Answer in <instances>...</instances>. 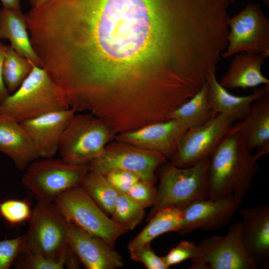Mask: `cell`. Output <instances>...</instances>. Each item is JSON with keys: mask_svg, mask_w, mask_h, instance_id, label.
Masks as SVG:
<instances>
[{"mask_svg": "<svg viewBox=\"0 0 269 269\" xmlns=\"http://www.w3.org/2000/svg\"><path fill=\"white\" fill-rule=\"evenodd\" d=\"M23 257L16 259L15 266L22 269H63L66 267L63 261L56 260L38 255L22 253Z\"/></svg>", "mask_w": 269, "mask_h": 269, "instance_id": "obj_29", "label": "cell"}, {"mask_svg": "<svg viewBox=\"0 0 269 269\" xmlns=\"http://www.w3.org/2000/svg\"><path fill=\"white\" fill-rule=\"evenodd\" d=\"M27 23L41 67L69 96L135 102L171 81L200 37L192 0H47Z\"/></svg>", "mask_w": 269, "mask_h": 269, "instance_id": "obj_1", "label": "cell"}, {"mask_svg": "<svg viewBox=\"0 0 269 269\" xmlns=\"http://www.w3.org/2000/svg\"><path fill=\"white\" fill-rule=\"evenodd\" d=\"M165 161L166 158L157 152L117 140L109 142L88 165L90 171L103 175L114 170H124L155 183V171Z\"/></svg>", "mask_w": 269, "mask_h": 269, "instance_id": "obj_11", "label": "cell"}, {"mask_svg": "<svg viewBox=\"0 0 269 269\" xmlns=\"http://www.w3.org/2000/svg\"><path fill=\"white\" fill-rule=\"evenodd\" d=\"M54 202L68 222L101 238L113 248L128 231L110 218L81 185L64 192Z\"/></svg>", "mask_w": 269, "mask_h": 269, "instance_id": "obj_7", "label": "cell"}, {"mask_svg": "<svg viewBox=\"0 0 269 269\" xmlns=\"http://www.w3.org/2000/svg\"><path fill=\"white\" fill-rule=\"evenodd\" d=\"M131 258L137 262L141 263L148 269H167L162 257L154 253L150 244L140 246L131 252Z\"/></svg>", "mask_w": 269, "mask_h": 269, "instance_id": "obj_32", "label": "cell"}, {"mask_svg": "<svg viewBox=\"0 0 269 269\" xmlns=\"http://www.w3.org/2000/svg\"><path fill=\"white\" fill-rule=\"evenodd\" d=\"M235 121L232 116L218 114L205 124L188 129L171 157V162L187 167L210 157Z\"/></svg>", "mask_w": 269, "mask_h": 269, "instance_id": "obj_12", "label": "cell"}, {"mask_svg": "<svg viewBox=\"0 0 269 269\" xmlns=\"http://www.w3.org/2000/svg\"><path fill=\"white\" fill-rule=\"evenodd\" d=\"M230 131L241 136L247 150L261 158L269 153V91L256 100L241 121Z\"/></svg>", "mask_w": 269, "mask_h": 269, "instance_id": "obj_18", "label": "cell"}, {"mask_svg": "<svg viewBox=\"0 0 269 269\" xmlns=\"http://www.w3.org/2000/svg\"><path fill=\"white\" fill-rule=\"evenodd\" d=\"M29 221L22 237L23 253L63 261L68 268H78V259L68 245L69 223L53 202L38 200Z\"/></svg>", "mask_w": 269, "mask_h": 269, "instance_id": "obj_3", "label": "cell"}, {"mask_svg": "<svg viewBox=\"0 0 269 269\" xmlns=\"http://www.w3.org/2000/svg\"><path fill=\"white\" fill-rule=\"evenodd\" d=\"M154 183L140 179L135 183L127 194L143 208L152 207L156 198L157 189Z\"/></svg>", "mask_w": 269, "mask_h": 269, "instance_id": "obj_30", "label": "cell"}, {"mask_svg": "<svg viewBox=\"0 0 269 269\" xmlns=\"http://www.w3.org/2000/svg\"><path fill=\"white\" fill-rule=\"evenodd\" d=\"M81 186L108 216L111 215L119 192L104 175L89 170Z\"/></svg>", "mask_w": 269, "mask_h": 269, "instance_id": "obj_25", "label": "cell"}, {"mask_svg": "<svg viewBox=\"0 0 269 269\" xmlns=\"http://www.w3.org/2000/svg\"><path fill=\"white\" fill-rule=\"evenodd\" d=\"M68 242L71 251L87 269H115L123 266L122 257L114 248L101 238L70 223Z\"/></svg>", "mask_w": 269, "mask_h": 269, "instance_id": "obj_16", "label": "cell"}, {"mask_svg": "<svg viewBox=\"0 0 269 269\" xmlns=\"http://www.w3.org/2000/svg\"><path fill=\"white\" fill-rule=\"evenodd\" d=\"M22 183L38 200L54 202L60 194L80 186L88 172V164L74 165L61 159L42 158L25 169Z\"/></svg>", "mask_w": 269, "mask_h": 269, "instance_id": "obj_8", "label": "cell"}, {"mask_svg": "<svg viewBox=\"0 0 269 269\" xmlns=\"http://www.w3.org/2000/svg\"><path fill=\"white\" fill-rule=\"evenodd\" d=\"M104 175L119 193L125 194L140 179L135 174L124 170L112 171Z\"/></svg>", "mask_w": 269, "mask_h": 269, "instance_id": "obj_34", "label": "cell"}, {"mask_svg": "<svg viewBox=\"0 0 269 269\" xmlns=\"http://www.w3.org/2000/svg\"><path fill=\"white\" fill-rule=\"evenodd\" d=\"M241 221L232 224L225 236L214 235L196 245L191 269H256L241 239Z\"/></svg>", "mask_w": 269, "mask_h": 269, "instance_id": "obj_9", "label": "cell"}, {"mask_svg": "<svg viewBox=\"0 0 269 269\" xmlns=\"http://www.w3.org/2000/svg\"><path fill=\"white\" fill-rule=\"evenodd\" d=\"M32 212L29 204L25 200L8 199L0 202V217L12 226L29 221Z\"/></svg>", "mask_w": 269, "mask_h": 269, "instance_id": "obj_28", "label": "cell"}, {"mask_svg": "<svg viewBox=\"0 0 269 269\" xmlns=\"http://www.w3.org/2000/svg\"><path fill=\"white\" fill-rule=\"evenodd\" d=\"M241 239L250 257L259 267H268L269 260V206L260 205L241 209Z\"/></svg>", "mask_w": 269, "mask_h": 269, "instance_id": "obj_17", "label": "cell"}, {"mask_svg": "<svg viewBox=\"0 0 269 269\" xmlns=\"http://www.w3.org/2000/svg\"><path fill=\"white\" fill-rule=\"evenodd\" d=\"M262 54L240 53L234 55L220 84L226 89L256 88L269 84V80L262 72L266 58Z\"/></svg>", "mask_w": 269, "mask_h": 269, "instance_id": "obj_20", "label": "cell"}, {"mask_svg": "<svg viewBox=\"0 0 269 269\" xmlns=\"http://www.w3.org/2000/svg\"><path fill=\"white\" fill-rule=\"evenodd\" d=\"M183 220L181 209L174 206L166 207L154 214L143 229L129 244L131 252L150 242L156 237L169 232H179Z\"/></svg>", "mask_w": 269, "mask_h": 269, "instance_id": "obj_23", "label": "cell"}, {"mask_svg": "<svg viewBox=\"0 0 269 269\" xmlns=\"http://www.w3.org/2000/svg\"><path fill=\"white\" fill-rule=\"evenodd\" d=\"M75 112L70 108L20 122L30 137L38 158H52L55 155L63 132Z\"/></svg>", "mask_w": 269, "mask_h": 269, "instance_id": "obj_15", "label": "cell"}, {"mask_svg": "<svg viewBox=\"0 0 269 269\" xmlns=\"http://www.w3.org/2000/svg\"><path fill=\"white\" fill-rule=\"evenodd\" d=\"M196 250V244L192 242L182 241L164 257L163 262L167 267L180 264L188 259H191Z\"/></svg>", "mask_w": 269, "mask_h": 269, "instance_id": "obj_33", "label": "cell"}, {"mask_svg": "<svg viewBox=\"0 0 269 269\" xmlns=\"http://www.w3.org/2000/svg\"><path fill=\"white\" fill-rule=\"evenodd\" d=\"M23 252L22 237L0 241V269H8Z\"/></svg>", "mask_w": 269, "mask_h": 269, "instance_id": "obj_31", "label": "cell"}, {"mask_svg": "<svg viewBox=\"0 0 269 269\" xmlns=\"http://www.w3.org/2000/svg\"><path fill=\"white\" fill-rule=\"evenodd\" d=\"M2 7L15 10H21L19 0H0Z\"/></svg>", "mask_w": 269, "mask_h": 269, "instance_id": "obj_36", "label": "cell"}, {"mask_svg": "<svg viewBox=\"0 0 269 269\" xmlns=\"http://www.w3.org/2000/svg\"><path fill=\"white\" fill-rule=\"evenodd\" d=\"M31 6V8H36L40 6L45 3L47 0H28Z\"/></svg>", "mask_w": 269, "mask_h": 269, "instance_id": "obj_37", "label": "cell"}, {"mask_svg": "<svg viewBox=\"0 0 269 269\" xmlns=\"http://www.w3.org/2000/svg\"><path fill=\"white\" fill-rule=\"evenodd\" d=\"M0 152L8 156L19 170L38 159L34 146L20 123L0 114Z\"/></svg>", "mask_w": 269, "mask_h": 269, "instance_id": "obj_19", "label": "cell"}, {"mask_svg": "<svg viewBox=\"0 0 269 269\" xmlns=\"http://www.w3.org/2000/svg\"><path fill=\"white\" fill-rule=\"evenodd\" d=\"M188 128L175 119L151 123L115 135L116 140L171 157Z\"/></svg>", "mask_w": 269, "mask_h": 269, "instance_id": "obj_13", "label": "cell"}, {"mask_svg": "<svg viewBox=\"0 0 269 269\" xmlns=\"http://www.w3.org/2000/svg\"><path fill=\"white\" fill-rule=\"evenodd\" d=\"M0 103H1V101H0Z\"/></svg>", "mask_w": 269, "mask_h": 269, "instance_id": "obj_39", "label": "cell"}, {"mask_svg": "<svg viewBox=\"0 0 269 269\" xmlns=\"http://www.w3.org/2000/svg\"><path fill=\"white\" fill-rule=\"evenodd\" d=\"M24 14L21 10L0 9V39H7L18 54L41 67L31 44Z\"/></svg>", "mask_w": 269, "mask_h": 269, "instance_id": "obj_22", "label": "cell"}, {"mask_svg": "<svg viewBox=\"0 0 269 269\" xmlns=\"http://www.w3.org/2000/svg\"><path fill=\"white\" fill-rule=\"evenodd\" d=\"M115 134L90 114H75L66 126L58 149L61 158L74 165L88 164L97 157Z\"/></svg>", "mask_w": 269, "mask_h": 269, "instance_id": "obj_6", "label": "cell"}, {"mask_svg": "<svg viewBox=\"0 0 269 269\" xmlns=\"http://www.w3.org/2000/svg\"><path fill=\"white\" fill-rule=\"evenodd\" d=\"M209 160L210 157L206 158L187 167L166 161L162 163L155 202L148 220L166 207L174 206L183 209L195 200L209 198Z\"/></svg>", "mask_w": 269, "mask_h": 269, "instance_id": "obj_5", "label": "cell"}, {"mask_svg": "<svg viewBox=\"0 0 269 269\" xmlns=\"http://www.w3.org/2000/svg\"><path fill=\"white\" fill-rule=\"evenodd\" d=\"M227 45L221 57L240 53L269 56V20L256 2L248 3L228 21Z\"/></svg>", "mask_w": 269, "mask_h": 269, "instance_id": "obj_10", "label": "cell"}, {"mask_svg": "<svg viewBox=\"0 0 269 269\" xmlns=\"http://www.w3.org/2000/svg\"><path fill=\"white\" fill-rule=\"evenodd\" d=\"M242 201L234 198L195 200L182 209L183 220L178 232L185 235L197 229L210 231L224 227L231 221Z\"/></svg>", "mask_w": 269, "mask_h": 269, "instance_id": "obj_14", "label": "cell"}, {"mask_svg": "<svg viewBox=\"0 0 269 269\" xmlns=\"http://www.w3.org/2000/svg\"><path fill=\"white\" fill-rule=\"evenodd\" d=\"M234 0H231V2H234Z\"/></svg>", "mask_w": 269, "mask_h": 269, "instance_id": "obj_38", "label": "cell"}, {"mask_svg": "<svg viewBox=\"0 0 269 269\" xmlns=\"http://www.w3.org/2000/svg\"><path fill=\"white\" fill-rule=\"evenodd\" d=\"M144 210L128 194L119 193L111 214L112 219L127 230H133L142 220Z\"/></svg>", "mask_w": 269, "mask_h": 269, "instance_id": "obj_27", "label": "cell"}, {"mask_svg": "<svg viewBox=\"0 0 269 269\" xmlns=\"http://www.w3.org/2000/svg\"><path fill=\"white\" fill-rule=\"evenodd\" d=\"M35 65L16 52L10 45L6 50L3 67V78L10 94L15 92L28 76Z\"/></svg>", "mask_w": 269, "mask_h": 269, "instance_id": "obj_26", "label": "cell"}, {"mask_svg": "<svg viewBox=\"0 0 269 269\" xmlns=\"http://www.w3.org/2000/svg\"><path fill=\"white\" fill-rule=\"evenodd\" d=\"M70 108L62 88L44 69L34 65L18 88L1 102L0 114L20 123Z\"/></svg>", "mask_w": 269, "mask_h": 269, "instance_id": "obj_4", "label": "cell"}, {"mask_svg": "<svg viewBox=\"0 0 269 269\" xmlns=\"http://www.w3.org/2000/svg\"><path fill=\"white\" fill-rule=\"evenodd\" d=\"M208 90L207 82L195 95L171 112L167 120H178L190 129L202 125L215 117L209 106Z\"/></svg>", "mask_w": 269, "mask_h": 269, "instance_id": "obj_24", "label": "cell"}, {"mask_svg": "<svg viewBox=\"0 0 269 269\" xmlns=\"http://www.w3.org/2000/svg\"><path fill=\"white\" fill-rule=\"evenodd\" d=\"M8 46L0 41V100L1 102L10 95L5 85L3 78V63Z\"/></svg>", "mask_w": 269, "mask_h": 269, "instance_id": "obj_35", "label": "cell"}, {"mask_svg": "<svg viewBox=\"0 0 269 269\" xmlns=\"http://www.w3.org/2000/svg\"><path fill=\"white\" fill-rule=\"evenodd\" d=\"M208 101L213 114H224L232 116L236 120L243 119L253 103L269 91V84L256 88L250 95L239 96L230 93L217 79L216 73L208 80Z\"/></svg>", "mask_w": 269, "mask_h": 269, "instance_id": "obj_21", "label": "cell"}, {"mask_svg": "<svg viewBox=\"0 0 269 269\" xmlns=\"http://www.w3.org/2000/svg\"><path fill=\"white\" fill-rule=\"evenodd\" d=\"M260 158L247 150L239 134L229 130L210 157L209 198L243 200L258 171Z\"/></svg>", "mask_w": 269, "mask_h": 269, "instance_id": "obj_2", "label": "cell"}]
</instances>
